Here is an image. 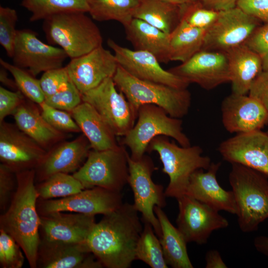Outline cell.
I'll list each match as a JSON object with an SVG mask.
<instances>
[{"mask_svg": "<svg viewBox=\"0 0 268 268\" xmlns=\"http://www.w3.org/2000/svg\"><path fill=\"white\" fill-rule=\"evenodd\" d=\"M138 212L133 204L123 203L96 223L86 244L103 267L128 268L136 260V247L143 227Z\"/></svg>", "mask_w": 268, "mask_h": 268, "instance_id": "obj_1", "label": "cell"}, {"mask_svg": "<svg viewBox=\"0 0 268 268\" xmlns=\"http://www.w3.org/2000/svg\"><path fill=\"white\" fill-rule=\"evenodd\" d=\"M16 175V190L7 209L0 215V229L20 246L30 268H37L40 218L37 208L35 170L17 172Z\"/></svg>", "mask_w": 268, "mask_h": 268, "instance_id": "obj_2", "label": "cell"}, {"mask_svg": "<svg viewBox=\"0 0 268 268\" xmlns=\"http://www.w3.org/2000/svg\"><path fill=\"white\" fill-rule=\"evenodd\" d=\"M268 178L239 164H232L229 181L237 206L238 224L245 233L256 231L268 218Z\"/></svg>", "mask_w": 268, "mask_h": 268, "instance_id": "obj_3", "label": "cell"}, {"mask_svg": "<svg viewBox=\"0 0 268 268\" xmlns=\"http://www.w3.org/2000/svg\"><path fill=\"white\" fill-rule=\"evenodd\" d=\"M113 79L117 88L137 112L141 106L145 104L157 105L170 116L178 119L187 115L189 111L191 94L187 88H176L138 79L119 65Z\"/></svg>", "mask_w": 268, "mask_h": 268, "instance_id": "obj_4", "label": "cell"}, {"mask_svg": "<svg viewBox=\"0 0 268 268\" xmlns=\"http://www.w3.org/2000/svg\"><path fill=\"white\" fill-rule=\"evenodd\" d=\"M153 151L159 155L162 172L169 178L164 191L166 197L177 199L185 195L192 174L199 169L207 170L211 163L208 156L202 155L203 150L199 145L178 146L164 135L150 141L147 151Z\"/></svg>", "mask_w": 268, "mask_h": 268, "instance_id": "obj_5", "label": "cell"}, {"mask_svg": "<svg viewBox=\"0 0 268 268\" xmlns=\"http://www.w3.org/2000/svg\"><path fill=\"white\" fill-rule=\"evenodd\" d=\"M43 30L48 42L57 45L68 57L74 59L102 45L99 28L83 12H69L44 20Z\"/></svg>", "mask_w": 268, "mask_h": 268, "instance_id": "obj_6", "label": "cell"}, {"mask_svg": "<svg viewBox=\"0 0 268 268\" xmlns=\"http://www.w3.org/2000/svg\"><path fill=\"white\" fill-rule=\"evenodd\" d=\"M137 119L121 142L130 149V156L134 160L141 158L150 141L158 136L172 137L182 146L191 145L189 137L183 131L181 119L170 116L157 105L141 106L138 109Z\"/></svg>", "mask_w": 268, "mask_h": 268, "instance_id": "obj_7", "label": "cell"}, {"mask_svg": "<svg viewBox=\"0 0 268 268\" xmlns=\"http://www.w3.org/2000/svg\"><path fill=\"white\" fill-rule=\"evenodd\" d=\"M129 154L121 143L113 149H91L84 163L72 175L85 189L99 187L121 192L128 183Z\"/></svg>", "mask_w": 268, "mask_h": 268, "instance_id": "obj_8", "label": "cell"}, {"mask_svg": "<svg viewBox=\"0 0 268 268\" xmlns=\"http://www.w3.org/2000/svg\"><path fill=\"white\" fill-rule=\"evenodd\" d=\"M129 166L128 184L134 197L133 204L142 215L144 221L150 223L159 238L161 234L160 225L154 212V207L163 208L166 205V197L162 185L155 184L151 176L155 170L151 158L145 154L134 160L130 155L128 157Z\"/></svg>", "mask_w": 268, "mask_h": 268, "instance_id": "obj_9", "label": "cell"}, {"mask_svg": "<svg viewBox=\"0 0 268 268\" xmlns=\"http://www.w3.org/2000/svg\"><path fill=\"white\" fill-rule=\"evenodd\" d=\"M81 97L94 108L117 136H124L134 125L137 112L118 91L113 77L81 94Z\"/></svg>", "mask_w": 268, "mask_h": 268, "instance_id": "obj_10", "label": "cell"}, {"mask_svg": "<svg viewBox=\"0 0 268 268\" xmlns=\"http://www.w3.org/2000/svg\"><path fill=\"white\" fill-rule=\"evenodd\" d=\"M123 204L121 192L94 187L58 199H38L37 208L39 215L56 211H69L95 215L110 213Z\"/></svg>", "mask_w": 268, "mask_h": 268, "instance_id": "obj_11", "label": "cell"}, {"mask_svg": "<svg viewBox=\"0 0 268 268\" xmlns=\"http://www.w3.org/2000/svg\"><path fill=\"white\" fill-rule=\"evenodd\" d=\"M259 21L237 6L219 11L206 31L201 50L225 52L241 45L259 26Z\"/></svg>", "mask_w": 268, "mask_h": 268, "instance_id": "obj_12", "label": "cell"}, {"mask_svg": "<svg viewBox=\"0 0 268 268\" xmlns=\"http://www.w3.org/2000/svg\"><path fill=\"white\" fill-rule=\"evenodd\" d=\"M177 200V228L187 243L205 244L213 231L228 227V220L206 204L186 194Z\"/></svg>", "mask_w": 268, "mask_h": 268, "instance_id": "obj_13", "label": "cell"}, {"mask_svg": "<svg viewBox=\"0 0 268 268\" xmlns=\"http://www.w3.org/2000/svg\"><path fill=\"white\" fill-rule=\"evenodd\" d=\"M67 58L64 50L44 43L35 32L26 29L17 30L13 64L26 69L33 76L63 67Z\"/></svg>", "mask_w": 268, "mask_h": 268, "instance_id": "obj_14", "label": "cell"}, {"mask_svg": "<svg viewBox=\"0 0 268 268\" xmlns=\"http://www.w3.org/2000/svg\"><path fill=\"white\" fill-rule=\"evenodd\" d=\"M47 152L16 124L0 123V160L15 173L35 169Z\"/></svg>", "mask_w": 268, "mask_h": 268, "instance_id": "obj_15", "label": "cell"}, {"mask_svg": "<svg viewBox=\"0 0 268 268\" xmlns=\"http://www.w3.org/2000/svg\"><path fill=\"white\" fill-rule=\"evenodd\" d=\"M168 70L207 90L230 82L227 55L221 51L201 50L186 62Z\"/></svg>", "mask_w": 268, "mask_h": 268, "instance_id": "obj_16", "label": "cell"}, {"mask_svg": "<svg viewBox=\"0 0 268 268\" xmlns=\"http://www.w3.org/2000/svg\"><path fill=\"white\" fill-rule=\"evenodd\" d=\"M107 44L114 52L119 65L138 79L179 89H187L190 84L183 78L163 69L156 57L149 52L132 50L110 38Z\"/></svg>", "mask_w": 268, "mask_h": 268, "instance_id": "obj_17", "label": "cell"}, {"mask_svg": "<svg viewBox=\"0 0 268 268\" xmlns=\"http://www.w3.org/2000/svg\"><path fill=\"white\" fill-rule=\"evenodd\" d=\"M224 160L257 171L268 178V134L261 130L237 134L221 142Z\"/></svg>", "mask_w": 268, "mask_h": 268, "instance_id": "obj_18", "label": "cell"}, {"mask_svg": "<svg viewBox=\"0 0 268 268\" xmlns=\"http://www.w3.org/2000/svg\"><path fill=\"white\" fill-rule=\"evenodd\" d=\"M118 66L115 55L102 45L71 59L66 67L70 80L82 94L113 77Z\"/></svg>", "mask_w": 268, "mask_h": 268, "instance_id": "obj_19", "label": "cell"}, {"mask_svg": "<svg viewBox=\"0 0 268 268\" xmlns=\"http://www.w3.org/2000/svg\"><path fill=\"white\" fill-rule=\"evenodd\" d=\"M101 268L103 265L86 243H73L41 238L37 268Z\"/></svg>", "mask_w": 268, "mask_h": 268, "instance_id": "obj_20", "label": "cell"}, {"mask_svg": "<svg viewBox=\"0 0 268 268\" xmlns=\"http://www.w3.org/2000/svg\"><path fill=\"white\" fill-rule=\"evenodd\" d=\"M222 122L230 133H243L261 129L268 124V113L257 100L232 93L221 105Z\"/></svg>", "mask_w": 268, "mask_h": 268, "instance_id": "obj_21", "label": "cell"}, {"mask_svg": "<svg viewBox=\"0 0 268 268\" xmlns=\"http://www.w3.org/2000/svg\"><path fill=\"white\" fill-rule=\"evenodd\" d=\"M91 149L83 134L71 140L56 144L47 151L35 168V182L40 183L57 173H74L84 163Z\"/></svg>", "mask_w": 268, "mask_h": 268, "instance_id": "obj_22", "label": "cell"}, {"mask_svg": "<svg viewBox=\"0 0 268 268\" xmlns=\"http://www.w3.org/2000/svg\"><path fill=\"white\" fill-rule=\"evenodd\" d=\"M41 238L68 243H86L96 224L95 215L56 211L40 215Z\"/></svg>", "mask_w": 268, "mask_h": 268, "instance_id": "obj_23", "label": "cell"}, {"mask_svg": "<svg viewBox=\"0 0 268 268\" xmlns=\"http://www.w3.org/2000/svg\"><path fill=\"white\" fill-rule=\"evenodd\" d=\"M221 162H211L206 172L201 169L190 177L186 194L219 211L236 214L237 206L232 191H226L219 184L216 174Z\"/></svg>", "mask_w": 268, "mask_h": 268, "instance_id": "obj_24", "label": "cell"}, {"mask_svg": "<svg viewBox=\"0 0 268 268\" xmlns=\"http://www.w3.org/2000/svg\"><path fill=\"white\" fill-rule=\"evenodd\" d=\"M35 104L26 98L12 115L17 127L48 151L69 135L52 127Z\"/></svg>", "mask_w": 268, "mask_h": 268, "instance_id": "obj_25", "label": "cell"}, {"mask_svg": "<svg viewBox=\"0 0 268 268\" xmlns=\"http://www.w3.org/2000/svg\"><path fill=\"white\" fill-rule=\"evenodd\" d=\"M69 113L89 141L92 149L104 150L119 146L111 128L88 103L82 101Z\"/></svg>", "mask_w": 268, "mask_h": 268, "instance_id": "obj_26", "label": "cell"}, {"mask_svg": "<svg viewBox=\"0 0 268 268\" xmlns=\"http://www.w3.org/2000/svg\"><path fill=\"white\" fill-rule=\"evenodd\" d=\"M232 93L246 95L254 79L263 70L259 56L244 44L225 52Z\"/></svg>", "mask_w": 268, "mask_h": 268, "instance_id": "obj_27", "label": "cell"}, {"mask_svg": "<svg viewBox=\"0 0 268 268\" xmlns=\"http://www.w3.org/2000/svg\"><path fill=\"white\" fill-rule=\"evenodd\" d=\"M124 27L126 38L135 50L151 53L159 63H167L171 61L170 34L135 18Z\"/></svg>", "mask_w": 268, "mask_h": 268, "instance_id": "obj_28", "label": "cell"}, {"mask_svg": "<svg viewBox=\"0 0 268 268\" xmlns=\"http://www.w3.org/2000/svg\"><path fill=\"white\" fill-rule=\"evenodd\" d=\"M161 230L159 238L164 257L168 265L173 268H193L187 252V242L177 227L171 223L162 208L154 207Z\"/></svg>", "mask_w": 268, "mask_h": 268, "instance_id": "obj_29", "label": "cell"}, {"mask_svg": "<svg viewBox=\"0 0 268 268\" xmlns=\"http://www.w3.org/2000/svg\"><path fill=\"white\" fill-rule=\"evenodd\" d=\"M179 6L162 0H139L134 18L142 20L170 34L181 19Z\"/></svg>", "mask_w": 268, "mask_h": 268, "instance_id": "obj_30", "label": "cell"}, {"mask_svg": "<svg viewBox=\"0 0 268 268\" xmlns=\"http://www.w3.org/2000/svg\"><path fill=\"white\" fill-rule=\"evenodd\" d=\"M206 30L195 27L181 19L170 34L171 61L184 63L202 48Z\"/></svg>", "mask_w": 268, "mask_h": 268, "instance_id": "obj_31", "label": "cell"}, {"mask_svg": "<svg viewBox=\"0 0 268 268\" xmlns=\"http://www.w3.org/2000/svg\"><path fill=\"white\" fill-rule=\"evenodd\" d=\"M88 13L98 21L115 20L126 25L134 18L139 0H88Z\"/></svg>", "mask_w": 268, "mask_h": 268, "instance_id": "obj_32", "label": "cell"}, {"mask_svg": "<svg viewBox=\"0 0 268 268\" xmlns=\"http://www.w3.org/2000/svg\"><path fill=\"white\" fill-rule=\"evenodd\" d=\"M21 5L31 13V22L66 12L89 10L88 0H21Z\"/></svg>", "mask_w": 268, "mask_h": 268, "instance_id": "obj_33", "label": "cell"}, {"mask_svg": "<svg viewBox=\"0 0 268 268\" xmlns=\"http://www.w3.org/2000/svg\"><path fill=\"white\" fill-rule=\"evenodd\" d=\"M38 199L45 200L67 197L85 189L72 175L54 174L36 185Z\"/></svg>", "mask_w": 268, "mask_h": 268, "instance_id": "obj_34", "label": "cell"}, {"mask_svg": "<svg viewBox=\"0 0 268 268\" xmlns=\"http://www.w3.org/2000/svg\"><path fill=\"white\" fill-rule=\"evenodd\" d=\"M154 232L152 225L144 221L136 247L135 259L142 261L152 268H167L159 238Z\"/></svg>", "mask_w": 268, "mask_h": 268, "instance_id": "obj_35", "label": "cell"}, {"mask_svg": "<svg viewBox=\"0 0 268 268\" xmlns=\"http://www.w3.org/2000/svg\"><path fill=\"white\" fill-rule=\"evenodd\" d=\"M0 64L12 75L18 90L27 99L38 105L44 102L45 95L39 79L26 69L10 64L1 58L0 59Z\"/></svg>", "mask_w": 268, "mask_h": 268, "instance_id": "obj_36", "label": "cell"}, {"mask_svg": "<svg viewBox=\"0 0 268 268\" xmlns=\"http://www.w3.org/2000/svg\"><path fill=\"white\" fill-rule=\"evenodd\" d=\"M17 21L18 15L14 9L0 6V44L10 58L14 53Z\"/></svg>", "mask_w": 268, "mask_h": 268, "instance_id": "obj_37", "label": "cell"}, {"mask_svg": "<svg viewBox=\"0 0 268 268\" xmlns=\"http://www.w3.org/2000/svg\"><path fill=\"white\" fill-rule=\"evenodd\" d=\"M21 248L15 240L4 231L0 229V265L1 268H22L25 258Z\"/></svg>", "mask_w": 268, "mask_h": 268, "instance_id": "obj_38", "label": "cell"}, {"mask_svg": "<svg viewBox=\"0 0 268 268\" xmlns=\"http://www.w3.org/2000/svg\"><path fill=\"white\" fill-rule=\"evenodd\" d=\"M38 105L43 118L55 129L67 134L81 132L69 112L51 107L45 102Z\"/></svg>", "mask_w": 268, "mask_h": 268, "instance_id": "obj_39", "label": "cell"}, {"mask_svg": "<svg viewBox=\"0 0 268 268\" xmlns=\"http://www.w3.org/2000/svg\"><path fill=\"white\" fill-rule=\"evenodd\" d=\"M44 102L51 107L70 113L82 100L81 93L70 80L55 93L46 97Z\"/></svg>", "mask_w": 268, "mask_h": 268, "instance_id": "obj_40", "label": "cell"}, {"mask_svg": "<svg viewBox=\"0 0 268 268\" xmlns=\"http://www.w3.org/2000/svg\"><path fill=\"white\" fill-rule=\"evenodd\" d=\"M181 19H185L191 25L207 30L216 20L219 11L207 8L197 6L186 7L181 5Z\"/></svg>", "mask_w": 268, "mask_h": 268, "instance_id": "obj_41", "label": "cell"}, {"mask_svg": "<svg viewBox=\"0 0 268 268\" xmlns=\"http://www.w3.org/2000/svg\"><path fill=\"white\" fill-rule=\"evenodd\" d=\"M39 80L45 98L55 93L71 80L66 67L46 71Z\"/></svg>", "mask_w": 268, "mask_h": 268, "instance_id": "obj_42", "label": "cell"}, {"mask_svg": "<svg viewBox=\"0 0 268 268\" xmlns=\"http://www.w3.org/2000/svg\"><path fill=\"white\" fill-rule=\"evenodd\" d=\"M244 44L259 56L263 70L268 69V23L258 26Z\"/></svg>", "mask_w": 268, "mask_h": 268, "instance_id": "obj_43", "label": "cell"}, {"mask_svg": "<svg viewBox=\"0 0 268 268\" xmlns=\"http://www.w3.org/2000/svg\"><path fill=\"white\" fill-rule=\"evenodd\" d=\"M17 188L16 173L5 165L0 164V209L8 208Z\"/></svg>", "mask_w": 268, "mask_h": 268, "instance_id": "obj_44", "label": "cell"}, {"mask_svg": "<svg viewBox=\"0 0 268 268\" xmlns=\"http://www.w3.org/2000/svg\"><path fill=\"white\" fill-rule=\"evenodd\" d=\"M26 98L19 91H11L0 86V123L12 115Z\"/></svg>", "mask_w": 268, "mask_h": 268, "instance_id": "obj_45", "label": "cell"}, {"mask_svg": "<svg viewBox=\"0 0 268 268\" xmlns=\"http://www.w3.org/2000/svg\"><path fill=\"white\" fill-rule=\"evenodd\" d=\"M249 96L257 100L268 113V69L263 70L254 79Z\"/></svg>", "mask_w": 268, "mask_h": 268, "instance_id": "obj_46", "label": "cell"}, {"mask_svg": "<svg viewBox=\"0 0 268 268\" xmlns=\"http://www.w3.org/2000/svg\"><path fill=\"white\" fill-rule=\"evenodd\" d=\"M237 6L258 20L268 23V0H238Z\"/></svg>", "mask_w": 268, "mask_h": 268, "instance_id": "obj_47", "label": "cell"}, {"mask_svg": "<svg viewBox=\"0 0 268 268\" xmlns=\"http://www.w3.org/2000/svg\"><path fill=\"white\" fill-rule=\"evenodd\" d=\"M238 0H202L204 7L217 11L233 8L237 6Z\"/></svg>", "mask_w": 268, "mask_h": 268, "instance_id": "obj_48", "label": "cell"}, {"mask_svg": "<svg viewBox=\"0 0 268 268\" xmlns=\"http://www.w3.org/2000/svg\"><path fill=\"white\" fill-rule=\"evenodd\" d=\"M206 268H227L219 252L215 250L208 251L205 254Z\"/></svg>", "mask_w": 268, "mask_h": 268, "instance_id": "obj_49", "label": "cell"}, {"mask_svg": "<svg viewBox=\"0 0 268 268\" xmlns=\"http://www.w3.org/2000/svg\"><path fill=\"white\" fill-rule=\"evenodd\" d=\"M254 244L257 250L268 257V237L258 236L254 239Z\"/></svg>", "mask_w": 268, "mask_h": 268, "instance_id": "obj_50", "label": "cell"}, {"mask_svg": "<svg viewBox=\"0 0 268 268\" xmlns=\"http://www.w3.org/2000/svg\"><path fill=\"white\" fill-rule=\"evenodd\" d=\"M7 70L2 67L0 69V81L7 87L14 91L18 90L14 80L9 78L7 75Z\"/></svg>", "mask_w": 268, "mask_h": 268, "instance_id": "obj_51", "label": "cell"}, {"mask_svg": "<svg viewBox=\"0 0 268 268\" xmlns=\"http://www.w3.org/2000/svg\"><path fill=\"white\" fill-rule=\"evenodd\" d=\"M165 2L175 5H181L196 2L198 0H162Z\"/></svg>", "mask_w": 268, "mask_h": 268, "instance_id": "obj_52", "label": "cell"}, {"mask_svg": "<svg viewBox=\"0 0 268 268\" xmlns=\"http://www.w3.org/2000/svg\"><path fill=\"white\" fill-rule=\"evenodd\" d=\"M267 133L268 134V131L267 132Z\"/></svg>", "mask_w": 268, "mask_h": 268, "instance_id": "obj_53", "label": "cell"}]
</instances>
